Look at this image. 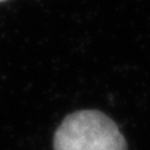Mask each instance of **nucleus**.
<instances>
[{
  "instance_id": "f257e3e1",
  "label": "nucleus",
  "mask_w": 150,
  "mask_h": 150,
  "mask_svg": "<svg viewBox=\"0 0 150 150\" xmlns=\"http://www.w3.org/2000/svg\"><path fill=\"white\" fill-rule=\"evenodd\" d=\"M53 150H128L117 124L97 110H79L61 121Z\"/></svg>"
},
{
  "instance_id": "f03ea898",
  "label": "nucleus",
  "mask_w": 150,
  "mask_h": 150,
  "mask_svg": "<svg viewBox=\"0 0 150 150\" xmlns=\"http://www.w3.org/2000/svg\"><path fill=\"white\" fill-rule=\"evenodd\" d=\"M0 1H4V0H0Z\"/></svg>"
}]
</instances>
